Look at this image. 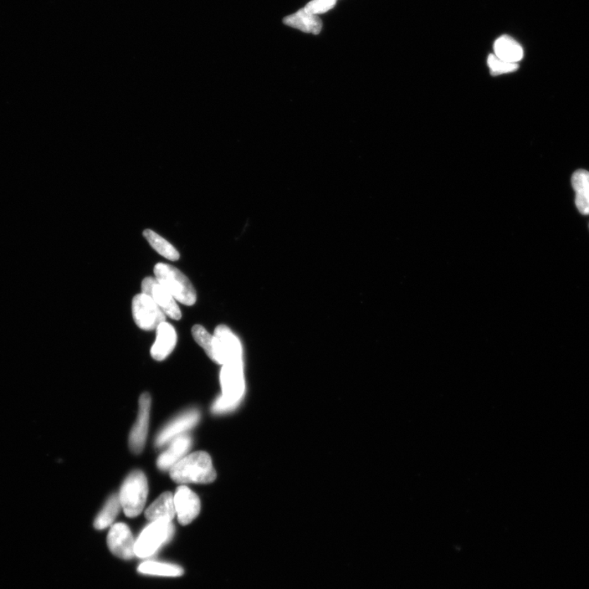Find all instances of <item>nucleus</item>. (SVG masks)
Here are the masks:
<instances>
[{"instance_id":"nucleus-1","label":"nucleus","mask_w":589,"mask_h":589,"mask_svg":"<svg viewBox=\"0 0 589 589\" xmlns=\"http://www.w3.org/2000/svg\"><path fill=\"white\" fill-rule=\"evenodd\" d=\"M171 479L178 484H208L217 478L212 458L199 451L186 456L170 470Z\"/></svg>"},{"instance_id":"nucleus-2","label":"nucleus","mask_w":589,"mask_h":589,"mask_svg":"<svg viewBox=\"0 0 589 589\" xmlns=\"http://www.w3.org/2000/svg\"><path fill=\"white\" fill-rule=\"evenodd\" d=\"M156 279L176 300L186 305L196 303L197 293L191 281L181 270L171 265L158 263L154 267Z\"/></svg>"},{"instance_id":"nucleus-3","label":"nucleus","mask_w":589,"mask_h":589,"mask_svg":"<svg viewBox=\"0 0 589 589\" xmlns=\"http://www.w3.org/2000/svg\"><path fill=\"white\" fill-rule=\"evenodd\" d=\"M147 494V480L142 471L136 470L127 476L122 484L119 499L121 508L128 517H136L141 514Z\"/></svg>"},{"instance_id":"nucleus-4","label":"nucleus","mask_w":589,"mask_h":589,"mask_svg":"<svg viewBox=\"0 0 589 589\" xmlns=\"http://www.w3.org/2000/svg\"><path fill=\"white\" fill-rule=\"evenodd\" d=\"M174 532L175 528L171 521L161 519L151 522L135 541V555L147 557L154 554L162 545L171 540Z\"/></svg>"},{"instance_id":"nucleus-5","label":"nucleus","mask_w":589,"mask_h":589,"mask_svg":"<svg viewBox=\"0 0 589 589\" xmlns=\"http://www.w3.org/2000/svg\"><path fill=\"white\" fill-rule=\"evenodd\" d=\"M214 362L222 365L230 363L243 362V351L240 341L227 326H218L214 330Z\"/></svg>"},{"instance_id":"nucleus-6","label":"nucleus","mask_w":589,"mask_h":589,"mask_svg":"<svg viewBox=\"0 0 589 589\" xmlns=\"http://www.w3.org/2000/svg\"><path fill=\"white\" fill-rule=\"evenodd\" d=\"M133 317L140 329L151 331L165 322L166 315L153 300L146 294H138L132 301Z\"/></svg>"},{"instance_id":"nucleus-7","label":"nucleus","mask_w":589,"mask_h":589,"mask_svg":"<svg viewBox=\"0 0 589 589\" xmlns=\"http://www.w3.org/2000/svg\"><path fill=\"white\" fill-rule=\"evenodd\" d=\"M222 396L239 404L245 391L243 362L226 363L220 373Z\"/></svg>"},{"instance_id":"nucleus-8","label":"nucleus","mask_w":589,"mask_h":589,"mask_svg":"<svg viewBox=\"0 0 589 589\" xmlns=\"http://www.w3.org/2000/svg\"><path fill=\"white\" fill-rule=\"evenodd\" d=\"M142 293L146 294L154 300L164 314L172 320H179L182 314L176 300L156 279L147 277L142 281Z\"/></svg>"},{"instance_id":"nucleus-9","label":"nucleus","mask_w":589,"mask_h":589,"mask_svg":"<svg viewBox=\"0 0 589 589\" xmlns=\"http://www.w3.org/2000/svg\"><path fill=\"white\" fill-rule=\"evenodd\" d=\"M151 403L150 394L143 393L140 398L137 421L131 430L129 439L130 450L135 454H140L145 448L150 426Z\"/></svg>"},{"instance_id":"nucleus-10","label":"nucleus","mask_w":589,"mask_h":589,"mask_svg":"<svg viewBox=\"0 0 589 589\" xmlns=\"http://www.w3.org/2000/svg\"><path fill=\"white\" fill-rule=\"evenodd\" d=\"M107 545L110 551L121 559L130 560L136 556L134 537L129 527L124 523L112 526L107 536Z\"/></svg>"},{"instance_id":"nucleus-11","label":"nucleus","mask_w":589,"mask_h":589,"mask_svg":"<svg viewBox=\"0 0 589 589\" xmlns=\"http://www.w3.org/2000/svg\"><path fill=\"white\" fill-rule=\"evenodd\" d=\"M176 511L179 523L190 524L201 511V501L198 496L186 485L179 486L174 496Z\"/></svg>"},{"instance_id":"nucleus-12","label":"nucleus","mask_w":589,"mask_h":589,"mask_svg":"<svg viewBox=\"0 0 589 589\" xmlns=\"http://www.w3.org/2000/svg\"><path fill=\"white\" fill-rule=\"evenodd\" d=\"M199 420L200 413L197 409H189V411L178 415L176 419L167 424L159 433L156 439L157 447H162L178 437V435L188 431V430L196 426Z\"/></svg>"},{"instance_id":"nucleus-13","label":"nucleus","mask_w":589,"mask_h":589,"mask_svg":"<svg viewBox=\"0 0 589 589\" xmlns=\"http://www.w3.org/2000/svg\"><path fill=\"white\" fill-rule=\"evenodd\" d=\"M177 343V334L174 327L163 322L157 329V337L152 346L151 356L155 360L162 361L171 355Z\"/></svg>"},{"instance_id":"nucleus-14","label":"nucleus","mask_w":589,"mask_h":589,"mask_svg":"<svg viewBox=\"0 0 589 589\" xmlns=\"http://www.w3.org/2000/svg\"><path fill=\"white\" fill-rule=\"evenodd\" d=\"M191 447L192 438L189 435H178L171 440L170 447L158 458V468L162 470H171L179 461L186 457Z\"/></svg>"},{"instance_id":"nucleus-15","label":"nucleus","mask_w":589,"mask_h":589,"mask_svg":"<svg viewBox=\"0 0 589 589\" xmlns=\"http://www.w3.org/2000/svg\"><path fill=\"white\" fill-rule=\"evenodd\" d=\"M176 514L174 496L171 492L163 493L145 512L146 518L150 522L161 519L171 521Z\"/></svg>"},{"instance_id":"nucleus-16","label":"nucleus","mask_w":589,"mask_h":589,"mask_svg":"<svg viewBox=\"0 0 589 589\" xmlns=\"http://www.w3.org/2000/svg\"><path fill=\"white\" fill-rule=\"evenodd\" d=\"M284 23L289 27L298 29L305 33L320 34L322 28V20L316 15L301 8L299 11L286 17Z\"/></svg>"},{"instance_id":"nucleus-17","label":"nucleus","mask_w":589,"mask_h":589,"mask_svg":"<svg viewBox=\"0 0 589 589\" xmlns=\"http://www.w3.org/2000/svg\"><path fill=\"white\" fill-rule=\"evenodd\" d=\"M573 190L576 192V205L583 216L589 214V172L578 170L571 178Z\"/></svg>"},{"instance_id":"nucleus-18","label":"nucleus","mask_w":589,"mask_h":589,"mask_svg":"<svg viewBox=\"0 0 589 589\" xmlns=\"http://www.w3.org/2000/svg\"><path fill=\"white\" fill-rule=\"evenodd\" d=\"M494 50L497 57L512 63H518L524 56L521 44L506 35L496 40Z\"/></svg>"},{"instance_id":"nucleus-19","label":"nucleus","mask_w":589,"mask_h":589,"mask_svg":"<svg viewBox=\"0 0 589 589\" xmlns=\"http://www.w3.org/2000/svg\"><path fill=\"white\" fill-rule=\"evenodd\" d=\"M121 504L119 494H114L106 502L104 508L97 516L94 526L97 530H104L110 526L119 514Z\"/></svg>"},{"instance_id":"nucleus-20","label":"nucleus","mask_w":589,"mask_h":589,"mask_svg":"<svg viewBox=\"0 0 589 589\" xmlns=\"http://www.w3.org/2000/svg\"><path fill=\"white\" fill-rule=\"evenodd\" d=\"M143 236L147 239L151 247L159 254L164 256L169 260L176 261L179 259V253L177 249L165 238L161 237L151 229H146Z\"/></svg>"},{"instance_id":"nucleus-21","label":"nucleus","mask_w":589,"mask_h":589,"mask_svg":"<svg viewBox=\"0 0 589 589\" xmlns=\"http://www.w3.org/2000/svg\"><path fill=\"white\" fill-rule=\"evenodd\" d=\"M138 571L145 575L167 577L181 576L183 573V568L181 566L157 561L143 562L138 566Z\"/></svg>"},{"instance_id":"nucleus-22","label":"nucleus","mask_w":589,"mask_h":589,"mask_svg":"<svg viewBox=\"0 0 589 589\" xmlns=\"http://www.w3.org/2000/svg\"><path fill=\"white\" fill-rule=\"evenodd\" d=\"M192 334L194 340L196 341L200 346L203 348L204 351L207 353V356L212 360L214 350V335L210 334L209 332L205 329V327L201 325L193 326L192 329Z\"/></svg>"},{"instance_id":"nucleus-23","label":"nucleus","mask_w":589,"mask_h":589,"mask_svg":"<svg viewBox=\"0 0 589 589\" xmlns=\"http://www.w3.org/2000/svg\"><path fill=\"white\" fill-rule=\"evenodd\" d=\"M487 63L490 69V73L493 75L514 73L519 68L518 63H509V61L500 59L494 54H490Z\"/></svg>"},{"instance_id":"nucleus-24","label":"nucleus","mask_w":589,"mask_h":589,"mask_svg":"<svg viewBox=\"0 0 589 589\" xmlns=\"http://www.w3.org/2000/svg\"><path fill=\"white\" fill-rule=\"evenodd\" d=\"M336 0H311L304 8L306 12L317 15L325 13L335 7Z\"/></svg>"}]
</instances>
